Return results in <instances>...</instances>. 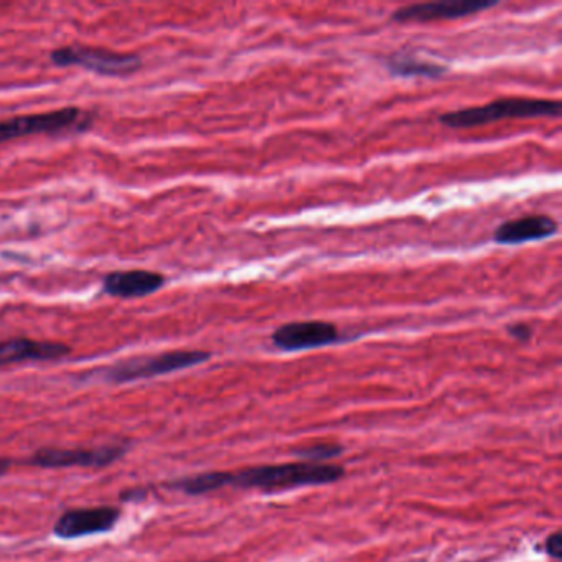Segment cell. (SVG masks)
Masks as SVG:
<instances>
[{
    "mask_svg": "<svg viewBox=\"0 0 562 562\" xmlns=\"http://www.w3.org/2000/svg\"><path fill=\"white\" fill-rule=\"evenodd\" d=\"M345 469L330 463L288 462L251 467L239 472H226V486L256 488L262 492L328 485L344 479Z\"/></svg>",
    "mask_w": 562,
    "mask_h": 562,
    "instance_id": "cell-1",
    "label": "cell"
},
{
    "mask_svg": "<svg viewBox=\"0 0 562 562\" xmlns=\"http://www.w3.org/2000/svg\"><path fill=\"white\" fill-rule=\"evenodd\" d=\"M210 358H212V353L203 350H172L156 355H137V357L116 361L110 367L91 371L90 378L101 381V383L126 384L199 367V364L206 363Z\"/></svg>",
    "mask_w": 562,
    "mask_h": 562,
    "instance_id": "cell-2",
    "label": "cell"
},
{
    "mask_svg": "<svg viewBox=\"0 0 562 562\" xmlns=\"http://www.w3.org/2000/svg\"><path fill=\"white\" fill-rule=\"evenodd\" d=\"M561 116L559 101L539 100V98H502L485 106L465 108L440 114L439 121L452 130H470L486 126L503 120H536V117Z\"/></svg>",
    "mask_w": 562,
    "mask_h": 562,
    "instance_id": "cell-3",
    "label": "cell"
},
{
    "mask_svg": "<svg viewBox=\"0 0 562 562\" xmlns=\"http://www.w3.org/2000/svg\"><path fill=\"white\" fill-rule=\"evenodd\" d=\"M94 116L77 106L61 108L47 113L25 114L0 121V144L29 136H60L80 134L93 126Z\"/></svg>",
    "mask_w": 562,
    "mask_h": 562,
    "instance_id": "cell-4",
    "label": "cell"
},
{
    "mask_svg": "<svg viewBox=\"0 0 562 562\" xmlns=\"http://www.w3.org/2000/svg\"><path fill=\"white\" fill-rule=\"evenodd\" d=\"M52 64L57 67H80L101 77H130L143 67V60L136 54H120L101 47L88 45H68L50 54Z\"/></svg>",
    "mask_w": 562,
    "mask_h": 562,
    "instance_id": "cell-5",
    "label": "cell"
},
{
    "mask_svg": "<svg viewBox=\"0 0 562 562\" xmlns=\"http://www.w3.org/2000/svg\"><path fill=\"white\" fill-rule=\"evenodd\" d=\"M131 443L120 442L113 446L93 447V449H58L44 447L32 453L29 465L38 469H106L130 452Z\"/></svg>",
    "mask_w": 562,
    "mask_h": 562,
    "instance_id": "cell-6",
    "label": "cell"
},
{
    "mask_svg": "<svg viewBox=\"0 0 562 562\" xmlns=\"http://www.w3.org/2000/svg\"><path fill=\"white\" fill-rule=\"evenodd\" d=\"M121 509L116 506L67 509L54 526V535L60 539L87 538L113 531L120 522Z\"/></svg>",
    "mask_w": 562,
    "mask_h": 562,
    "instance_id": "cell-7",
    "label": "cell"
},
{
    "mask_svg": "<svg viewBox=\"0 0 562 562\" xmlns=\"http://www.w3.org/2000/svg\"><path fill=\"white\" fill-rule=\"evenodd\" d=\"M496 0H442V2H426V4H411L393 12V21L404 22H434L453 21V19L469 18L486 9L495 8Z\"/></svg>",
    "mask_w": 562,
    "mask_h": 562,
    "instance_id": "cell-8",
    "label": "cell"
},
{
    "mask_svg": "<svg viewBox=\"0 0 562 562\" xmlns=\"http://www.w3.org/2000/svg\"><path fill=\"white\" fill-rule=\"evenodd\" d=\"M274 347L284 351L311 350L340 340L338 328L330 322L305 321L281 325L271 337Z\"/></svg>",
    "mask_w": 562,
    "mask_h": 562,
    "instance_id": "cell-9",
    "label": "cell"
},
{
    "mask_svg": "<svg viewBox=\"0 0 562 562\" xmlns=\"http://www.w3.org/2000/svg\"><path fill=\"white\" fill-rule=\"evenodd\" d=\"M71 353V347L60 341H38L18 337L0 341V368L29 361H58Z\"/></svg>",
    "mask_w": 562,
    "mask_h": 562,
    "instance_id": "cell-10",
    "label": "cell"
},
{
    "mask_svg": "<svg viewBox=\"0 0 562 562\" xmlns=\"http://www.w3.org/2000/svg\"><path fill=\"white\" fill-rule=\"evenodd\" d=\"M166 285V276L146 269L114 271L104 278V294L117 299H139L156 294Z\"/></svg>",
    "mask_w": 562,
    "mask_h": 562,
    "instance_id": "cell-11",
    "label": "cell"
},
{
    "mask_svg": "<svg viewBox=\"0 0 562 562\" xmlns=\"http://www.w3.org/2000/svg\"><path fill=\"white\" fill-rule=\"evenodd\" d=\"M558 233V223L546 215H531L525 218L503 223L496 229L493 239L498 245H522V243L541 241Z\"/></svg>",
    "mask_w": 562,
    "mask_h": 562,
    "instance_id": "cell-12",
    "label": "cell"
},
{
    "mask_svg": "<svg viewBox=\"0 0 562 562\" xmlns=\"http://www.w3.org/2000/svg\"><path fill=\"white\" fill-rule=\"evenodd\" d=\"M387 70L396 77H424L439 78L446 74L447 68L442 65L432 64V61L417 60L413 57H393L387 60Z\"/></svg>",
    "mask_w": 562,
    "mask_h": 562,
    "instance_id": "cell-13",
    "label": "cell"
},
{
    "mask_svg": "<svg viewBox=\"0 0 562 562\" xmlns=\"http://www.w3.org/2000/svg\"><path fill=\"white\" fill-rule=\"evenodd\" d=\"M294 452L301 462L322 463L340 456L344 452V447L338 443H315V446L302 447Z\"/></svg>",
    "mask_w": 562,
    "mask_h": 562,
    "instance_id": "cell-14",
    "label": "cell"
},
{
    "mask_svg": "<svg viewBox=\"0 0 562 562\" xmlns=\"http://www.w3.org/2000/svg\"><path fill=\"white\" fill-rule=\"evenodd\" d=\"M546 552L551 555L552 559H561L562 558V535L559 531H555L554 535L549 536L544 542Z\"/></svg>",
    "mask_w": 562,
    "mask_h": 562,
    "instance_id": "cell-15",
    "label": "cell"
},
{
    "mask_svg": "<svg viewBox=\"0 0 562 562\" xmlns=\"http://www.w3.org/2000/svg\"><path fill=\"white\" fill-rule=\"evenodd\" d=\"M508 334L512 335V337L515 338V340L528 341L529 338H531L532 330H531V327H529V325L515 324V325H509Z\"/></svg>",
    "mask_w": 562,
    "mask_h": 562,
    "instance_id": "cell-16",
    "label": "cell"
},
{
    "mask_svg": "<svg viewBox=\"0 0 562 562\" xmlns=\"http://www.w3.org/2000/svg\"><path fill=\"white\" fill-rule=\"evenodd\" d=\"M147 496V490H130V492H124L121 495V498L124 502H139V499H144Z\"/></svg>",
    "mask_w": 562,
    "mask_h": 562,
    "instance_id": "cell-17",
    "label": "cell"
},
{
    "mask_svg": "<svg viewBox=\"0 0 562 562\" xmlns=\"http://www.w3.org/2000/svg\"><path fill=\"white\" fill-rule=\"evenodd\" d=\"M12 460L9 459H0V476L5 475V473L11 470Z\"/></svg>",
    "mask_w": 562,
    "mask_h": 562,
    "instance_id": "cell-18",
    "label": "cell"
}]
</instances>
